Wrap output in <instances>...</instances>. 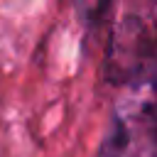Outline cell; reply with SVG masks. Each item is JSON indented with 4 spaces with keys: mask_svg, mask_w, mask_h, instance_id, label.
I'll return each mask as SVG.
<instances>
[{
    "mask_svg": "<svg viewBox=\"0 0 157 157\" xmlns=\"http://www.w3.org/2000/svg\"><path fill=\"white\" fill-rule=\"evenodd\" d=\"M96 157H157V81L128 86Z\"/></svg>",
    "mask_w": 157,
    "mask_h": 157,
    "instance_id": "obj_2",
    "label": "cell"
},
{
    "mask_svg": "<svg viewBox=\"0 0 157 157\" xmlns=\"http://www.w3.org/2000/svg\"><path fill=\"white\" fill-rule=\"evenodd\" d=\"M105 74L125 88L157 81V2L118 7L108 37Z\"/></svg>",
    "mask_w": 157,
    "mask_h": 157,
    "instance_id": "obj_1",
    "label": "cell"
}]
</instances>
